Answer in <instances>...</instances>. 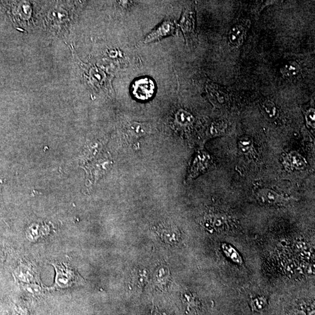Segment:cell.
I'll return each instance as SVG.
<instances>
[{
    "instance_id": "obj_1",
    "label": "cell",
    "mask_w": 315,
    "mask_h": 315,
    "mask_svg": "<svg viewBox=\"0 0 315 315\" xmlns=\"http://www.w3.org/2000/svg\"><path fill=\"white\" fill-rule=\"evenodd\" d=\"M52 265L56 272L55 283L53 288L66 289L81 285L84 282L83 278L68 264L55 263Z\"/></svg>"
},
{
    "instance_id": "obj_2",
    "label": "cell",
    "mask_w": 315,
    "mask_h": 315,
    "mask_svg": "<svg viewBox=\"0 0 315 315\" xmlns=\"http://www.w3.org/2000/svg\"><path fill=\"white\" fill-rule=\"evenodd\" d=\"M212 164L211 156L205 149L197 151L187 174V181L196 179L199 175L208 171Z\"/></svg>"
},
{
    "instance_id": "obj_3",
    "label": "cell",
    "mask_w": 315,
    "mask_h": 315,
    "mask_svg": "<svg viewBox=\"0 0 315 315\" xmlns=\"http://www.w3.org/2000/svg\"><path fill=\"white\" fill-rule=\"evenodd\" d=\"M156 90L155 82L150 78L141 77L133 82L132 94L136 100L146 101L154 96Z\"/></svg>"
},
{
    "instance_id": "obj_4",
    "label": "cell",
    "mask_w": 315,
    "mask_h": 315,
    "mask_svg": "<svg viewBox=\"0 0 315 315\" xmlns=\"http://www.w3.org/2000/svg\"><path fill=\"white\" fill-rule=\"evenodd\" d=\"M80 66L83 69L86 79L93 88L101 90L107 84V77L103 70L97 66L86 65L80 61Z\"/></svg>"
},
{
    "instance_id": "obj_5",
    "label": "cell",
    "mask_w": 315,
    "mask_h": 315,
    "mask_svg": "<svg viewBox=\"0 0 315 315\" xmlns=\"http://www.w3.org/2000/svg\"><path fill=\"white\" fill-rule=\"evenodd\" d=\"M175 30H176V27L173 21H165L148 34L144 38L143 42L148 44L157 42L165 37L173 35Z\"/></svg>"
},
{
    "instance_id": "obj_6",
    "label": "cell",
    "mask_w": 315,
    "mask_h": 315,
    "mask_svg": "<svg viewBox=\"0 0 315 315\" xmlns=\"http://www.w3.org/2000/svg\"><path fill=\"white\" fill-rule=\"evenodd\" d=\"M158 236L164 243L173 245L179 243L180 240V233L179 230L174 225L162 224L156 228Z\"/></svg>"
},
{
    "instance_id": "obj_7",
    "label": "cell",
    "mask_w": 315,
    "mask_h": 315,
    "mask_svg": "<svg viewBox=\"0 0 315 315\" xmlns=\"http://www.w3.org/2000/svg\"><path fill=\"white\" fill-rule=\"evenodd\" d=\"M150 131V126L146 123L133 122L127 124L125 127L127 138L131 141L147 135Z\"/></svg>"
},
{
    "instance_id": "obj_8",
    "label": "cell",
    "mask_w": 315,
    "mask_h": 315,
    "mask_svg": "<svg viewBox=\"0 0 315 315\" xmlns=\"http://www.w3.org/2000/svg\"><path fill=\"white\" fill-rule=\"evenodd\" d=\"M259 201L266 205H276L284 202V199L279 194L272 190L265 189L260 190L257 195Z\"/></svg>"
},
{
    "instance_id": "obj_9",
    "label": "cell",
    "mask_w": 315,
    "mask_h": 315,
    "mask_svg": "<svg viewBox=\"0 0 315 315\" xmlns=\"http://www.w3.org/2000/svg\"><path fill=\"white\" fill-rule=\"evenodd\" d=\"M194 21L193 13L192 11L186 9L182 16L180 21V27L183 31L187 40H189L193 36H195L194 33Z\"/></svg>"
},
{
    "instance_id": "obj_10",
    "label": "cell",
    "mask_w": 315,
    "mask_h": 315,
    "mask_svg": "<svg viewBox=\"0 0 315 315\" xmlns=\"http://www.w3.org/2000/svg\"><path fill=\"white\" fill-rule=\"evenodd\" d=\"M14 274L17 278L21 281L27 283V284H34L36 280V276L34 270L31 267L25 265L19 266L15 270Z\"/></svg>"
},
{
    "instance_id": "obj_11",
    "label": "cell",
    "mask_w": 315,
    "mask_h": 315,
    "mask_svg": "<svg viewBox=\"0 0 315 315\" xmlns=\"http://www.w3.org/2000/svg\"><path fill=\"white\" fill-rule=\"evenodd\" d=\"M245 30L241 25H235L229 34V39L234 46H239L244 42Z\"/></svg>"
},
{
    "instance_id": "obj_12",
    "label": "cell",
    "mask_w": 315,
    "mask_h": 315,
    "mask_svg": "<svg viewBox=\"0 0 315 315\" xmlns=\"http://www.w3.org/2000/svg\"><path fill=\"white\" fill-rule=\"evenodd\" d=\"M195 120L192 114L183 109H179L175 116V123L181 127H188L192 125Z\"/></svg>"
},
{
    "instance_id": "obj_13",
    "label": "cell",
    "mask_w": 315,
    "mask_h": 315,
    "mask_svg": "<svg viewBox=\"0 0 315 315\" xmlns=\"http://www.w3.org/2000/svg\"><path fill=\"white\" fill-rule=\"evenodd\" d=\"M221 247L225 255L232 262L237 264V265H243V258H242L240 254L233 246L230 244L223 243L221 245Z\"/></svg>"
},
{
    "instance_id": "obj_14",
    "label": "cell",
    "mask_w": 315,
    "mask_h": 315,
    "mask_svg": "<svg viewBox=\"0 0 315 315\" xmlns=\"http://www.w3.org/2000/svg\"><path fill=\"white\" fill-rule=\"evenodd\" d=\"M299 66L294 62H288L282 67L281 72L285 77H291L299 72Z\"/></svg>"
},
{
    "instance_id": "obj_15",
    "label": "cell",
    "mask_w": 315,
    "mask_h": 315,
    "mask_svg": "<svg viewBox=\"0 0 315 315\" xmlns=\"http://www.w3.org/2000/svg\"><path fill=\"white\" fill-rule=\"evenodd\" d=\"M262 109L267 118L272 119L276 115V107L272 101H266L264 102L262 105Z\"/></svg>"
},
{
    "instance_id": "obj_16",
    "label": "cell",
    "mask_w": 315,
    "mask_h": 315,
    "mask_svg": "<svg viewBox=\"0 0 315 315\" xmlns=\"http://www.w3.org/2000/svg\"><path fill=\"white\" fill-rule=\"evenodd\" d=\"M45 231L40 229L37 226L30 228L27 232V236L29 240L35 241L39 240V238L45 235Z\"/></svg>"
},
{
    "instance_id": "obj_17",
    "label": "cell",
    "mask_w": 315,
    "mask_h": 315,
    "mask_svg": "<svg viewBox=\"0 0 315 315\" xmlns=\"http://www.w3.org/2000/svg\"><path fill=\"white\" fill-rule=\"evenodd\" d=\"M290 160L292 165L296 168L300 170V169H303L306 165V162L302 157L300 154L294 152L290 154Z\"/></svg>"
},
{
    "instance_id": "obj_18",
    "label": "cell",
    "mask_w": 315,
    "mask_h": 315,
    "mask_svg": "<svg viewBox=\"0 0 315 315\" xmlns=\"http://www.w3.org/2000/svg\"><path fill=\"white\" fill-rule=\"evenodd\" d=\"M252 140L247 137L241 139L238 143L239 147L244 153H247L252 149Z\"/></svg>"
},
{
    "instance_id": "obj_19",
    "label": "cell",
    "mask_w": 315,
    "mask_h": 315,
    "mask_svg": "<svg viewBox=\"0 0 315 315\" xmlns=\"http://www.w3.org/2000/svg\"><path fill=\"white\" fill-rule=\"evenodd\" d=\"M24 288L25 292L33 296L40 295L42 292V288L36 284H27Z\"/></svg>"
},
{
    "instance_id": "obj_20",
    "label": "cell",
    "mask_w": 315,
    "mask_h": 315,
    "mask_svg": "<svg viewBox=\"0 0 315 315\" xmlns=\"http://www.w3.org/2000/svg\"><path fill=\"white\" fill-rule=\"evenodd\" d=\"M267 305L266 299L263 298H258L255 299L252 302V307L253 310L256 311L263 310Z\"/></svg>"
},
{
    "instance_id": "obj_21",
    "label": "cell",
    "mask_w": 315,
    "mask_h": 315,
    "mask_svg": "<svg viewBox=\"0 0 315 315\" xmlns=\"http://www.w3.org/2000/svg\"><path fill=\"white\" fill-rule=\"evenodd\" d=\"M315 110L311 109L306 113V120L308 125L315 128Z\"/></svg>"
},
{
    "instance_id": "obj_22",
    "label": "cell",
    "mask_w": 315,
    "mask_h": 315,
    "mask_svg": "<svg viewBox=\"0 0 315 315\" xmlns=\"http://www.w3.org/2000/svg\"><path fill=\"white\" fill-rule=\"evenodd\" d=\"M290 315H306L304 311H295Z\"/></svg>"
},
{
    "instance_id": "obj_23",
    "label": "cell",
    "mask_w": 315,
    "mask_h": 315,
    "mask_svg": "<svg viewBox=\"0 0 315 315\" xmlns=\"http://www.w3.org/2000/svg\"><path fill=\"white\" fill-rule=\"evenodd\" d=\"M315 311H314L313 312H311V313L310 314H309L308 315H315Z\"/></svg>"
},
{
    "instance_id": "obj_24",
    "label": "cell",
    "mask_w": 315,
    "mask_h": 315,
    "mask_svg": "<svg viewBox=\"0 0 315 315\" xmlns=\"http://www.w3.org/2000/svg\"><path fill=\"white\" fill-rule=\"evenodd\" d=\"M0 259H1V253H0Z\"/></svg>"
}]
</instances>
